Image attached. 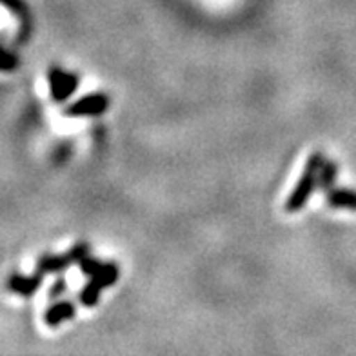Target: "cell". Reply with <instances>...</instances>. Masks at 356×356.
<instances>
[{"instance_id": "13", "label": "cell", "mask_w": 356, "mask_h": 356, "mask_svg": "<svg viewBox=\"0 0 356 356\" xmlns=\"http://www.w3.org/2000/svg\"><path fill=\"white\" fill-rule=\"evenodd\" d=\"M19 56H17V53L10 51V49H4V53H2V70L4 71H15L17 67H19Z\"/></svg>"}, {"instance_id": "5", "label": "cell", "mask_w": 356, "mask_h": 356, "mask_svg": "<svg viewBox=\"0 0 356 356\" xmlns=\"http://www.w3.org/2000/svg\"><path fill=\"white\" fill-rule=\"evenodd\" d=\"M109 97L106 93H91L86 95V97H80L79 100H75L73 104H70L66 109H64V115L70 118H80V117H99L108 111Z\"/></svg>"}, {"instance_id": "2", "label": "cell", "mask_w": 356, "mask_h": 356, "mask_svg": "<svg viewBox=\"0 0 356 356\" xmlns=\"http://www.w3.org/2000/svg\"><path fill=\"white\" fill-rule=\"evenodd\" d=\"M120 278V266L115 262H106L104 269L91 277V280L79 293V304L84 307H95L100 300V293L111 287Z\"/></svg>"}, {"instance_id": "11", "label": "cell", "mask_w": 356, "mask_h": 356, "mask_svg": "<svg viewBox=\"0 0 356 356\" xmlns=\"http://www.w3.org/2000/svg\"><path fill=\"white\" fill-rule=\"evenodd\" d=\"M104 264L106 262H100V260H97V258L93 257H84L82 260L79 262L80 266V271H82V275H86V277H93V275H97V273H100L104 269Z\"/></svg>"}, {"instance_id": "6", "label": "cell", "mask_w": 356, "mask_h": 356, "mask_svg": "<svg viewBox=\"0 0 356 356\" xmlns=\"http://www.w3.org/2000/svg\"><path fill=\"white\" fill-rule=\"evenodd\" d=\"M44 277L40 271H37L35 275H29V277H24L19 273H13L10 278H8V291L15 293V295L24 296V298H31V296L37 293L44 284Z\"/></svg>"}, {"instance_id": "12", "label": "cell", "mask_w": 356, "mask_h": 356, "mask_svg": "<svg viewBox=\"0 0 356 356\" xmlns=\"http://www.w3.org/2000/svg\"><path fill=\"white\" fill-rule=\"evenodd\" d=\"M67 293V280L66 277H58L55 282L51 284V287L47 289V300L49 302H56L58 298Z\"/></svg>"}, {"instance_id": "8", "label": "cell", "mask_w": 356, "mask_h": 356, "mask_svg": "<svg viewBox=\"0 0 356 356\" xmlns=\"http://www.w3.org/2000/svg\"><path fill=\"white\" fill-rule=\"evenodd\" d=\"M325 200L333 209H349L356 211V189L333 188L325 193Z\"/></svg>"}, {"instance_id": "10", "label": "cell", "mask_w": 356, "mask_h": 356, "mask_svg": "<svg viewBox=\"0 0 356 356\" xmlns=\"http://www.w3.org/2000/svg\"><path fill=\"white\" fill-rule=\"evenodd\" d=\"M338 178V162L337 160H325L318 173V189L323 193L331 191L334 188Z\"/></svg>"}, {"instance_id": "9", "label": "cell", "mask_w": 356, "mask_h": 356, "mask_svg": "<svg viewBox=\"0 0 356 356\" xmlns=\"http://www.w3.org/2000/svg\"><path fill=\"white\" fill-rule=\"evenodd\" d=\"M2 4L10 11H13L17 17L22 20V28L19 31V44H24L31 33V17H29V8L24 0H2Z\"/></svg>"}, {"instance_id": "4", "label": "cell", "mask_w": 356, "mask_h": 356, "mask_svg": "<svg viewBox=\"0 0 356 356\" xmlns=\"http://www.w3.org/2000/svg\"><path fill=\"white\" fill-rule=\"evenodd\" d=\"M47 80H49V91H51L53 102L62 104L70 99L71 95L79 89L80 79L76 73H70V71L60 70L58 66L49 67L47 73Z\"/></svg>"}, {"instance_id": "1", "label": "cell", "mask_w": 356, "mask_h": 356, "mask_svg": "<svg viewBox=\"0 0 356 356\" xmlns=\"http://www.w3.org/2000/svg\"><path fill=\"white\" fill-rule=\"evenodd\" d=\"M323 162H325V156H323L322 151H314L309 155V159L305 160L304 171H302L295 189L287 197L286 206H284L287 213H298L307 206L314 189H318V173Z\"/></svg>"}, {"instance_id": "3", "label": "cell", "mask_w": 356, "mask_h": 356, "mask_svg": "<svg viewBox=\"0 0 356 356\" xmlns=\"http://www.w3.org/2000/svg\"><path fill=\"white\" fill-rule=\"evenodd\" d=\"M89 254V244L86 242H79L71 249H67L66 253L62 254H42L37 260V271L42 275H58L64 273L70 266L79 264L80 260Z\"/></svg>"}, {"instance_id": "7", "label": "cell", "mask_w": 356, "mask_h": 356, "mask_svg": "<svg viewBox=\"0 0 356 356\" xmlns=\"http://www.w3.org/2000/svg\"><path fill=\"white\" fill-rule=\"evenodd\" d=\"M76 314V305L71 300H56L44 311V323L47 327H58L60 323L73 320Z\"/></svg>"}]
</instances>
